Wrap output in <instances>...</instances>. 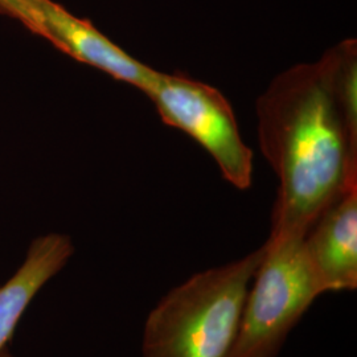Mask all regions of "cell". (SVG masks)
Wrapping results in <instances>:
<instances>
[{
    "mask_svg": "<svg viewBox=\"0 0 357 357\" xmlns=\"http://www.w3.org/2000/svg\"><path fill=\"white\" fill-rule=\"evenodd\" d=\"M308 264L321 293L357 287V185L345 190L307 231Z\"/></svg>",
    "mask_w": 357,
    "mask_h": 357,
    "instance_id": "cell-6",
    "label": "cell"
},
{
    "mask_svg": "<svg viewBox=\"0 0 357 357\" xmlns=\"http://www.w3.org/2000/svg\"><path fill=\"white\" fill-rule=\"evenodd\" d=\"M266 243L227 265L192 275L149 314L142 357H230L243 306Z\"/></svg>",
    "mask_w": 357,
    "mask_h": 357,
    "instance_id": "cell-2",
    "label": "cell"
},
{
    "mask_svg": "<svg viewBox=\"0 0 357 357\" xmlns=\"http://www.w3.org/2000/svg\"><path fill=\"white\" fill-rule=\"evenodd\" d=\"M0 13L10 15L20 20L32 32L38 35L36 13L33 7L28 3V0H0Z\"/></svg>",
    "mask_w": 357,
    "mask_h": 357,
    "instance_id": "cell-8",
    "label": "cell"
},
{
    "mask_svg": "<svg viewBox=\"0 0 357 357\" xmlns=\"http://www.w3.org/2000/svg\"><path fill=\"white\" fill-rule=\"evenodd\" d=\"M298 234H270L243 306L230 357H277L284 340L321 295Z\"/></svg>",
    "mask_w": 357,
    "mask_h": 357,
    "instance_id": "cell-3",
    "label": "cell"
},
{
    "mask_svg": "<svg viewBox=\"0 0 357 357\" xmlns=\"http://www.w3.org/2000/svg\"><path fill=\"white\" fill-rule=\"evenodd\" d=\"M73 253L70 237L61 233L40 236L31 243L23 265L0 286V352L13 343L16 327L38 291L65 268Z\"/></svg>",
    "mask_w": 357,
    "mask_h": 357,
    "instance_id": "cell-7",
    "label": "cell"
},
{
    "mask_svg": "<svg viewBox=\"0 0 357 357\" xmlns=\"http://www.w3.org/2000/svg\"><path fill=\"white\" fill-rule=\"evenodd\" d=\"M0 357H13V354H11L10 347H8V348H6V349H3V351L0 352Z\"/></svg>",
    "mask_w": 357,
    "mask_h": 357,
    "instance_id": "cell-9",
    "label": "cell"
},
{
    "mask_svg": "<svg viewBox=\"0 0 357 357\" xmlns=\"http://www.w3.org/2000/svg\"><path fill=\"white\" fill-rule=\"evenodd\" d=\"M162 121L188 134L209 153L222 178L246 191L253 178V151L243 142L229 101L220 90L185 75L155 73L144 93Z\"/></svg>",
    "mask_w": 357,
    "mask_h": 357,
    "instance_id": "cell-4",
    "label": "cell"
},
{
    "mask_svg": "<svg viewBox=\"0 0 357 357\" xmlns=\"http://www.w3.org/2000/svg\"><path fill=\"white\" fill-rule=\"evenodd\" d=\"M255 116L261 153L278 178L270 234L306 236L326 208L357 185V137L323 59L271 79Z\"/></svg>",
    "mask_w": 357,
    "mask_h": 357,
    "instance_id": "cell-1",
    "label": "cell"
},
{
    "mask_svg": "<svg viewBox=\"0 0 357 357\" xmlns=\"http://www.w3.org/2000/svg\"><path fill=\"white\" fill-rule=\"evenodd\" d=\"M38 17V35L84 64L146 93L156 70L138 61L85 19L53 0H28Z\"/></svg>",
    "mask_w": 357,
    "mask_h": 357,
    "instance_id": "cell-5",
    "label": "cell"
}]
</instances>
